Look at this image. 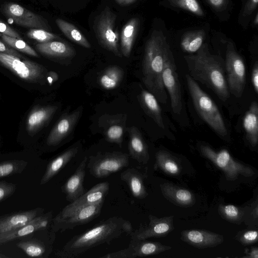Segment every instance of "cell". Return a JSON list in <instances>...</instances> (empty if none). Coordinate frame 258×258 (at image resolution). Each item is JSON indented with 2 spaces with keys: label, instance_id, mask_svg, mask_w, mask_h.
I'll return each instance as SVG.
<instances>
[{
  "label": "cell",
  "instance_id": "681fc988",
  "mask_svg": "<svg viewBox=\"0 0 258 258\" xmlns=\"http://www.w3.org/2000/svg\"><path fill=\"white\" fill-rule=\"evenodd\" d=\"M119 5L121 6H127L131 5L137 1V0H115Z\"/></svg>",
  "mask_w": 258,
  "mask_h": 258
},
{
  "label": "cell",
  "instance_id": "44dd1931",
  "mask_svg": "<svg viewBox=\"0 0 258 258\" xmlns=\"http://www.w3.org/2000/svg\"><path fill=\"white\" fill-rule=\"evenodd\" d=\"M44 209L38 208L0 217V234L14 231L41 214Z\"/></svg>",
  "mask_w": 258,
  "mask_h": 258
},
{
  "label": "cell",
  "instance_id": "836d02e7",
  "mask_svg": "<svg viewBox=\"0 0 258 258\" xmlns=\"http://www.w3.org/2000/svg\"><path fill=\"white\" fill-rule=\"evenodd\" d=\"M17 245L30 257H43L45 254H49L51 249L47 248L43 242L35 240L21 241Z\"/></svg>",
  "mask_w": 258,
  "mask_h": 258
},
{
  "label": "cell",
  "instance_id": "e575fe53",
  "mask_svg": "<svg viewBox=\"0 0 258 258\" xmlns=\"http://www.w3.org/2000/svg\"><path fill=\"white\" fill-rule=\"evenodd\" d=\"M204 38V32L202 31L188 32L181 39V47L186 52H196L202 46Z\"/></svg>",
  "mask_w": 258,
  "mask_h": 258
},
{
  "label": "cell",
  "instance_id": "ee69618b",
  "mask_svg": "<svg viewBox=\"0 0 258 258\" xmlns=\"http://www.w3.org/2000/svg\"><path fill=\"white\" fill-rule=\"evenodd\" d=\"M251 82L255 92L258 93V63L256 61L251 69Z\"/></svg>",
  "mask_w": 258,
  "mask_h": 258
},
{
  "label": "cell",
  "instance_id": "c3c4849f",
  "mask_svg": "<svg viewBox=\"0 0 258 258\" xmlns=\"http://www.w3.org/2000/svg\"><path fill=\"white\" fill-rule=\"evenodd\" d=\"M243 257L248 258H257L258 257V248L257 247H252L249 252L247 253V255L244 256Z\"/></svg>",
  "mask_w": 258,
  "mask_h": 258
},
{
  "label": "cell",
  "instance_id": "d4e9b609",
  "mask_svg": "<svg viewBox=\"0 0 258 258\" xmlns=\"http://www.w3.org/2000/svg\"><path fill=\"white\" fill-rule=\"evenodd\" d=\"M79 145H75L52 160L47 165L46 170L40 180L43 185L55 176L78 154Z\"/></svg>",
  "mask_w": 258,
  "mask_h": 258
},
{
  "label": "cell",
  "instance_id": "603a6c76",
  "mask_svg": "<svg viewBox=\"0 0 258 258\" xmlns=\"http://www.w3.org/2000/svg\"><path fill=\"white\" fill-rule=\"evenodd\" d=\"M129 135L128 149L132 158L139 163H147L149 160L148 146L142 135L136 126L126 127Z\"/></svg>",
  "mask_w": 258,
  "mask_h": 258
},
{
  "label": "cell",
  "instance_id": "83f0119b",
  "mask_svg": "<svg viewBox=\"0 0 258 258\" xmlns=\"http://www.w3.org/2000/svg\"><path fill=\"white\" fill-rule=\"evenodd\" d=\"M243 125L246 138L253 147L258 143V104L256 101H252L245 113Z\"/></svg>",
  "mask_w": 258,
  "mask_h": 258
},
{
  "label": "cell",
  "instance_id": "2e32d148",
  "mask_svg": "<svg viewBox=\"0 0 258 258\" xmlns=\"http://www.w3.org/2000/svg\"><path fill=\"white\" fill-rule=\"evenodd\" d=\"M83 107L80 106L70 113L62 116L49 134L46 144L49 146L60 144L73 131L80 118Z\"/></svg>",
  "mask_w": 258,
  "mask_h": 258
},
{
  "label": "cell",
  "instance_id": "7a4b0ae2",
  "mask_svg": "<svg viewBox=\"0 0 258 258\" xmlns=\"http://www.w3.org/2000/svg\"><path fill=\"white\" fill-rule=\"evenodd\" d=\"M189 76L212 90L225 101L229 91L225 73V63L219 56L212 54L203 45L195 54L184 56Z\"/></svg>",
  "mask_w": 258,
  "mask_h": 258
},
{
  "label": "cell",
  "instance_id": "e0dca14e",
  "mask_svg": "<svg viewBox=\"0 0 258 258\" xmlns=\"http://www.w3.org/2000/svg\"><path fill=\"white\" fill-rule=\"evenodd\" d=\"M126 114L104 115L100 118V125L106 140L121 147L126 127Z\"/></svg>",
  "mask_w": 258,
  "mask_h": 258
},
{
  "label": "cell",
  "instance_id": "7dc6e473",
  "mask_svg": "<svg viewBox=\"0 0 258 258\" xmlns=\"http://www.w3.org/2000/svg\"><path fill=\"white\" fill-rule=\"evenodd\" d=\"M58 78V75L56 72L53 71H49L47 72L46 80L49 85H51L53 83L57 81Z\"/></svg>",
  "mask_w": 258,
  "mask_h": 258
},
{
  "label": "cell",
  "instance_id": "7c38bea8",
  "mask_svg": "<svg viewBox=\"0 0 258 258\" xmlns=\"http://www.w3.org/2000/svg\"><path fill=\"white\" fill-rule=\"evenodd\" d=\"M171 246L160 242L131 239L127 248L105 254L103 258H135L158 254L170 250Z\"/></svg>",
  "mask_w": 258,
  "mask_h": 258
},
{
  "label": "cell",
  "instance_id": "60d3db41",
  "mask_svg": "<svg viewBox=\"0 0 258 258\" xmlns=\"http://www.w3.org/2000/svg\"><path fill=\"white\" fill-rule=\"evenodd\" d=\"M16 189V185L5 181H0V202L11 197Z\"/></svg>",
  "mask_w": 258,
  "mask_h": 258
},
{
  "label": "cell",
  "instance_id": "f1b7e54d",
  "mask_svg": "<svg viewBox=\"0 0 258 258\" xmlns=\"http://www.w3.org/2000/svg\"><path fill=\"white\" fill-rule=\"evenodd\" d=\"M137 18L131 19L123 27L120 35V51L122 55L128 57L135 43L140 27Z\"/></svg>",
  "mask_w": 258,
  "mask_h": 258
},
{
  "label": "cell",
  "instance_id": "7402d4cb",
  "mask_svg": "<svg viewBox=\"0 0 258 258\" xmlns=\"http://www.w3.org/2000/svg\"><path fill=\"white\" fill-rule=\"evenodd\" d=\"M162 194L169 202L181 207H188L196 203L194 194L190 190L170 183L160 185Z\"/></svg>",
  "mask_w": 258,
  "mask_h": 258
},
{
  "label": "cell",
  "instance_id": "b9f144b4",
  "mask_svg": "<svg viewBox=\"0 0 258 258\" xmlns=\"http://www.w3.org/2000/svg\"><path fill=\"white\" fill-rule=\"evenodd\" d=\"M257 230H248L243 233L239 237V241L243 245H250L257 241Z\"/></svg>",
  "mask_w": 258,
  "mask_h": 258
},
{
  "label": "cell",
  "instance_id": "8fae6325",
  "mask_svg": "<svg viewBox=\"0 0 258 258\" xmlns=\"http://www.w3.org/2000/svg\"><path fill=\"white\" fill-rule=\"evenodd\" d=\"M103 203L102 201L82 207L67 217L52 219L51 230L55 233L63 232L91 222L100 215Z\"/></svg>",
  "mask_w": 258,
  "mask_h": 258
},
{
  "label": "cell",
  "instance_id": "30bf717a",
  "mask_svg": "<svg viewBox=\"0 0 258 258\" xmlns=\"http://www.w3.org/2000/svg\"><path fill=\"white\" fill-rule=\"evenodd\" d=\"M162 78L163 85L169 95L173 112L180 114L182 106L181 86L174 56L170 48L166 55Z\"/></svg>",
  "mask_w": 258,
  "mask_h": 258
},
{
  "label": "cell",
  "instance_id": "5bb4252c",
  "mask_svg": "<svg viewBox=\"0 0 258 258\" xmlns=\"http://www.w3.org/2000/svg\"><path fill=\"white\" fill-rule=\"evenodd\" d=\"M109 189V184L107 181L95 185L87 192L65 206L54 219L67 217L82 207L104 201Z\"/></svg>",
  "mask_w": 258,
  "mask_h": 258
},
{
  "label": "cell",
  "instance_id": "ffe728a7",
  "mask_svg": "<svg viewBox=\"0 0 258 258\" xmlns=\"http://www.w3.org/2000/svg\"><path fill=\"white\" fill-rule=\"evenodd\" d=\"M88 158L81 161L75 172L61 186V190L69 202H72L84 194V181Z\"/></svg>",
  "mask_w": 258,
  "mask_h": 258
},
{
  "label": "cell",
  "instance_id": "d590c367",
  "mask_svg": "<svg viewBox=\"0 0 258 258\" xmlns=\"http://www.w3.org/2000/svg\"><path fill=\"white\" fill-rule=\"evenodd\" d=\"M218 213L221 217L231 223L240 224L244 219V210L233 205L220 204Z\"/></svg>",
  "mask_w": 258,
  "mask_h": 258
},
{
  "label": "cell",
  "instance_id": "ab89813d",
  "mask_svg": "<svg viewBox=\"0 0 258 258\" xmlns=\"http://www.w3.org/2000/svg\"><path fill=\"white\" fill-rule=\"evenodd\" d=\"M27 36L40 43L47 42L58 39V36L49 31L40 29H31L27 33Z\"/></svg>",
  "mask_w": 258,
  "mask_h": 258
},
{
  "label": "cell",
  "instance_id": "9c48e42d",
  "mask_svg": "<svg viewBox=\"0 0 258 258\" xmlns=\"http://www.w3.org/2000/svg\"><path fill=\"white\" fill-rule=\"evenodd\" d=\"M0 63L21 79L38 82L45 78L47 71L43 66L29 60L0 52Z\"/></svg>",
  "mask_w": 258,
  "mask_h": 258
},
{
  "label": "cell",
  "instance_id": "816d5d0a",
  "mask_svg": "<svg viewBox=\"0 0 258 258\" xmlns=\"http://www.w3.org/2000/svg\"><path fill=\"white\" fill-rule=\"evenodd\" d=\"M257 22H258V17H257V15H256V16L255 17V24L256 25H257Z\"/></svg>",
  "mask_w": 258,
  "mask_h": 258
},
{
  "label": "cell",
  "instance_id": "3957f363",
  "mask_svg": "<svg viewBox=\"0 0 258 258\" xmlns=\"http://www.w3.org/2000/svg\"><path fill=\"white\" fill-rule=\"evenodd\" d=\"M169 48L163 34L161 32L154 31L146 42L142 62L144 84L157 100L163 104L167 102V95L162 75Z\"/></svg>",
  "mask_w": 258,
  "mask_h": 258
},
{
  "label": "cell",
  "instance_id": "ac0fdd59",
  "mask_svg": "<svg viewBox=\"0 0 258 258\" xmlns=\"http://www.w3.org/2000/svg\"><path fill=\"white\" fill-rule=\"evenodd\" d=\"M52 220L51 212L37 216L26 225L14 231L0 234V244L25 237L37 231L45 230Z\"/></svg>",
  "mask_w": 258,
  "mask_h": 258
},
{
  "label": "cell",
  "instance_id": "f6af8a7d",
  "mask_svg": "<svg viewBox=\"0 0 258 258\" xmlns=\"http://www.w3.org/2000/svg\"><path fill=\"white\" fill-rule=\"evenodd\" d=\"M0 52L11 54L19 58H23L22 55L18 53L7 43L0 41Z\"/></svg>",
  "mask_w": 258,
  "mask_h": 258
},
{
  "label": "cell",
  "instance_id": "277c9868",
  "mask_svg": "<svg viewBox=\"0 0 258 258\" xmlns=\"http://www.w3.org/2000/svg\"><path fill=\"white\" fill-rule=\"evenodd\" d=\"M185 77L187 88L197 112L219 137L226 138L228 130L217 106L188 74Z\"/></svg>",
  "mask_w": 258,
  "mask_h": 258
},
{
  "label": "cell",
  "instance_id": "d6986e66",
  "mask_svg": "<svg viewBox=\"0 0 258 258\" xmlns=\"http://www.w3.org/2000/svg\"><path fill=\"white\" fill-rule=\"evenodd\" d=\"M180 238L183 241L198 248L215 247L224 241L222 235L201 229L183 230L181 232Z\"/></svg>",
  "mask_w": 258,
  "mask_h": 258
},
{
  "label": "cell",
  "instance_id": "8992f818",
  "mask_svg": "<svg viewBox=\"0 0 258 258\" xmlns=\"http://www.w3.org/2000/svg\"><path fill=\"white\" fill-rule=\"evenodd\" d=\"M129 164V156L120 152L98 153L90 156L87 168L90 173L97 178L106 177Z\"/></svg>",
  "mask_w": 258,
  "mask_h": 258
},
{
  "label": "cell",
  "instance_id": "f35d334b",
  "mask_svg": "<svg viewBox=\"0 0 258 258\" xmlns=\"http://www.w3.org/2000/svg\"><path fill=\"white\" fill-rule=\"evenodd\" d=\"M174 6L184 9L198 16L203 12L196 0H169Z\"/></svg>",
  "mask_w": 258,
  "mask_h": 258
},
{
  "label": "cell",
  "instance_id": "5b68a950",
  "mask_svg": "<svg viewBox=\"0 0 258 258\" xmlns=\"http://www.w3.org/2000/svg\"><path fill=\"white\" fill-rule=\"evenodd\" d=\"M199 149L204 157L224 173L227 180L234 181L239 175L248 177L254 174L251 167L234 160L225 149L217 152L207 145H200Z\"/></svg>",
  "mask_w": 258,
  "mask_h": 258
},
{
  "label": "cell",
  "instance_id": "1f68e13d",
  "mask_svg": "<svg viewBox=\"0 0 258 258\" xmlns=\"http://www.w3.org/2000/svg\"><path fill=\"white\" fill-rule=\"evenodd\" d=\"M123 77L124 71L120 67L110 66L106 68L100 75L99 84L105 89H113L120 84Z\"/></svg>",
  "mask_w": 258,
  "mask_h": 258
},
{
  "label": "cell",
  "instance_id": "7bdbcfd3",
  "mask_svg": "<svg viewBox=\"0 0 258 258\" xmlns=\"http://www.w3.org/2000/svg\"><path fill=\"white\" fill-rule=\"evenodd\" d=\"M0 33L12 37L22 39L21 36L15 30L1 20Z\"/></svg>",
  "mask_w": 258,
  "mask_h": 258
},
{
  "label": "cell",
  "instance_id": "d6a6232c",
  "mask_svg": "<svg viewBox=\"0 0 258 258\" xmlns=\"http://www.w3.org/2000/svg\"><path fill=\"white\" fill-rule=\"evenodd\" d=\"M55 22L62 33L72 41L85 48L91 47L88 40L73 24L60 18L56 19Z\"/></svg>",
  "mask_w": 258,
  "mask_h": 258
},
{
  "label": "cell",
  "instance_id": "4316f807",
  "mask_svg": "<svg viewBox=\"0 0 258 258\" xmlns=\"http://www.w3.org/2000/svg\"><path fill=\"white\" fill-rule=\"evenodd\" d=\"M120 179L125 182L133 197L138 199L146 198L148 192L142 174L135 168H127L121 173Z\"/></svg>",
  "mask_w": 258,
  "mask_h": 258
},
{
  "label": "cell",
  "instance_id": "484cf974",
  "mask_svg": "<svg viewBox=\"0 0 258 258\" xmlns=\"http://www.w3.org/2000/svg\"><path fill=\"white\" fill-rule=\"evenodd\" d=\"M138 99L146 114L150 116L159 127L165 129L162 110L156 97L150 91L142 89Z\"/></svg>",
  "mask_w": 258,
  "mask_h": 258
},
{
  "label": "cell",
  "instance_id": "ba28073f",
  "mask_svg": "<svg viewBox=\"0 0 258 258\" xmlns=\"http://www.w3.org/2000/svg\"><path fill=\"white\" fill-rule=\"evenodd\" d=\"M116 15L107 7L96 18L94 30L98 43L117 56H122L118 44V37L115 29Z\"/></svg>",
  "mask_w": 258,
  "mask_h": 258
},
{
  "label": "cell",
  "instance_id": "9a60e30c",
  "mask_svg": "<svg viewBox=\"0 0 258 258\" xmlns=\"http://www.w3.org/2000/svg\"><path fill=\"white\" fill-rule=\"evenodd\" d=\"M173 218V216L158 218L150 215L149 225L133 230L130 233L131 239L143 240L165 236L174 229Z\"/></svg>",
  "mask_w": 258,
  "mask_h": 258
},
{
  "label": "cell",
  "instance_id": "6da1fadb",
  "mask_svg": "<svg viewBox=\"0 0 258 258\" xmlns=\"http://www.w3.org/2000/svg\"><path fill=\"white\" fill-rule=\"evenodd\" d=\"M133 230L129 221L121 217L113 216L73 236L55 255L60 258L77 257L96 246L110 243L124 233L130 234Z\"/></svg>",
  "mask_w": 258,
  "mask_h": 258
},
{
  "label": "cell",
  "instance_id": "52a82bcc",
  "mask_svg": "<svg viewBox=\"0 0 258 258\" xmlns=\"http://www.w3.org/2000/svg\"><path fill=\"white\" fill-rule=\"evenodd\" d=\"M225 67L229 91L235 97L239 98L242 95L245 85V65L230 42L227 46Z\"/></svg>",
  "mask_w": 258,
  "mask_h": 258
},
{
  "label": "cell",
  "instance_id": "bcb514c9",
  "mask_svg": "<svg viewBox=\"0 0 258 258\" xmlns=\"http://www.w3.org/2000/svg\"><path fill=\"white\" fill-rule=\"evenodd\" d=\"M258 0H249L245 5L242 16L246 17L250 15L257 5Z\"/></svg>",
  "mask_w": 258,
  "mask_h": 258
},
{
  "label": "cell",
  "instance_id": "74e56055",
  "mask_svg": "<svg viewBox=\"0 0 258 258\" xmlns=\"http://www.w3.org/2000/svg\"><path fill=\"white\" fill-rule=\"evenodd\" d=\"M27 163L23 161H7L0 163V178L19 173L24 169Z\"/></svg>",
  "mask_w": 258,
  "mask_h": 258
},
{
  "label": "cell",
  "instance_id": "8d00e7d4",
  "mask_svg": "<svg viewBox=\"0 0 258 258\" xmlns=\"http://www.w3.org/2000/svg\"><path fill=\"white\" fill-rule=\"evenodd\" d=\"M0 36L6 43L13 48L33 56H38L35 50L22 39L12 37L1 33Z\"/></svg>",
  "mask_w": 258,
  "mask_h": 258
},
{
  "label": "cell",
  "instance_id": "f907efd6",
  "mask_svg": "<svg viewBox=\"0 0 258 258\" xmlns=\"http://www.w3.org/2000/svg\"><path fill=\"white\" fill-rule=\"evenodd\" d=\"M211 4L215 7H219L221 6L223 2V0H209Z\"/></svg>",
  "mask_w": 258,
  "mask_h": 258
},
{
  "label": "cell",
  "instance_id": "4dcf8cb0",
  "mask_svg": "<svg viewBox=\"0 0 258 258\" xmlns=\"http://www.w3.org/2000/svg\"><path fill=\"white\" fill-rule=\"evenodd\" d=\"M155 159V169L170 175H177L180 173L181 167L177 159L169 152L160 150L156 153Z\"/></svg>",
  "mask_w": 258,
  "mask_h": 258
},
{
  "label": "cell",
  "instance_id": "4fadbf2b",
  "mask_svg": "<svg viewBox=\"0 0 258 258\" xmlns=\"http://www.w3.org/2000/svg\"><path fill=\"white\" fill-rule=\"evenodd\" d=\"M7 17L16 24L31 29H40L47 31L51 30L46 20L18 4L9 3L3 8Z\"/></svg>",
  "mask_w": 258,
  "mask_h": 258
},
{
  "label": "cell",
  "instance_id": "f546056e",
  "mask_svg": "<svg viewBox=\"0 0 258 258\" xmlns=\"http://www.w3.org/2000/svg\"><path fill=\"white\" fill-rule=\"evenodd\" d=\"M36 48L42 54L53 57L67 58L73 57L75 50L68 44L57 41L39 43Z\"/></svg>",
  "mask_w": 258,
  "mask_h": 258
},
{
  "label": "cell",
  "instance_id": "cb8c5ba5",
  "mask_svg": "<svg viewBox=\"0 0 258 258\" xmlns=\"http://www.w3.org/2000/svg\"><path fill=\"white\" fill-rule=\"evenodd\" d=\"M58 106L47 105L37 107L29 114L26 121V128L30 134L36 133L45 126L51 119Z\"/></svg>",
  "mask_w": 258,
  "mask_h": 258
}]
</instances>
